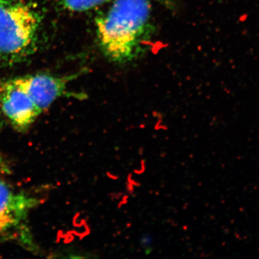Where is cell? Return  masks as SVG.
<instances>
[{
  "mask_svg": "<svg viewBox=\"0 0 259 259\" xmlns=\"http://www.w3.org/2000/svg\"><path fill=\"white\" fill-rule=\"evenodd\" d=\"M151 14L150 0H114L108 11L96 19L104 54L114 62L132 60L139 54Z\"/></svg>",
  "mask_w": 259,
  "mask_h": 259,
  "instance_id": "obj_1",
  "label": "cell"
},
{
  "mask_svg": "<svg viewBox=\"0 0 259 259\" xmlns=\"http://www.w3.org/2000/svg\"><path fill=\"white\" fill-rule=\"evenodd\" d=\"M42 20L35 0H0V66L22 62L35 52Z\"/></svg>",
  "mask_w": 259,
  "mask_h": 259,
  "instance_id": "obj_2",
  "label": "cell"
},
{
  "mask_svg": "<svg viewBox=\"0 0 259 259\" xmlns=\"http://www.w3.org/2000/svg\"><path fill=\"white\" fill-rule=\"evenodd\" d=\"M40 200L24 192H17L0 180V238H6L26 221Z\"/></svg>",
  "mask_w": 259,
  "mask_h": 259,
  "instance_id": "obj_3",
  "label": "cell"
},
{
  "mask_svg": "<svg viewBox=\"0 0 259 259\" xmlns=\"http://www.w3.org/2000/svg\"><path fill=\"white\" fill-rule=\"evenodd\" d=\"M0 103L5 115L15 128H28L41 114L28 94L12 80L0 83Z\"/></svg>",
  "mask_w": 259,
  "mask_h": 259,
  "instance_id": "obj_4",
  "label": "cell"
},
{
  "mask_svg": "<svg viewBox=\"0 0 259 259\" xmlns=\"http://www.w3.org/2000/svg\"><path fill=\"white\" fill-rule=\"evenodd\" d=\"M71 77H59L49 74H35L11 79L23 90L41 113L62 96Z\"/></svg>",
  "mask_w": 259,
  "mask_h": 259,
  "instance_id": "obj_5",
  "label": "cell"
},
{
  "mask_svg": "<svg viewBox=\"0 0 259 259\" xmlns=\"http://www.w3.org/2000/svg\"><path fill=\"white\" fill-rule=\"evenodd\" d=\"M110 1V0H57L58 4L62 9L74 13L88 11Z\"/></svg>",
  "mask_w": 259,
  "mask_h": 259,
  "instance_id": "obj_6",
  "label": "cell"
},
{
  "mask_svg": "<svg viewBox=\"0 0 259 259\" xmlns=\"http://www.w3.org/2000/svg\"><path fill=\"white\" fill-rule=\"evenodd\" d=\"M141 244L143 247H147L146 248H149V245L152 243V240H151V237L149 236H144L141 239Z\"/></svg>",
  "mask_w": 259,
  "mask_h": 259,
  "instance_id": "obj_7",
  "label": "cell"
},
{
  "mask_svg": "<svg viewBox=\"0 0 259 259\" xmlns=\"http://www.w3.org/2000/svg\"><path fill=\"white\" fill-rule=\"evenodd\" d=\"M3 163V159H2L1 156H0V165Z\"/></svg>",
  "mask_w": 259,
  "mask_h": 259,
  "instance_id": "obj_8",
  "label": "cell"
},
{
  "mask_svg": "<svg viewBox=\"0 0 259 259\" xmlns=\"http://www.w3.org/2000/svg\"><path fill=\"white\" fill-rule=\"evenodd\" d=\"M0 128H1V125H0Z\"/></svg>",
  "mask_w": 259,
  "mask_h": 259,
  "instance_id": "obj_9",
  "label": "cell"
}]
</instances>
